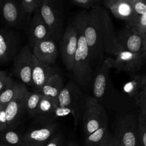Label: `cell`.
Listing matches in <instances>:
<instances>
[{"label":"cell","mask_w":146,"mask_h":146,"mask_svg":"<svg viewBox=\"0 0 146 146\" xmlns=\"http://www.w3.org/2000/svg\"><path fill=\"white\" fill-rule=\"evenodd\" d=\"M131 1L132 2L133 10H134V15L132 19L137 18L146 12V0H131Z\"/></svg>","instance_id":"obj_30"},{"label":"cell","mask_w":146,"mask_h":146,"mask_svg":"<svg viewBox=\"0 0 146 146\" xmlns=\"http://www.w3.org/2000/svg\"><path fill=\"white\" fill-rule=\"evenodd\" d=\"M139 144L146 146V127L139 123Z\"/></svg>","instance_id":"obj_35"},{"label":"cell","mask_w":146,"mask_h":146,"mask_svg":"<svg viewBox=\"0 0 146 146\" xmlns=\"http://www.w3.org/2000/svg\"><path fill=\"white\" fill-rule=\"evenodd\" d=\"M56 74H59L57 68L45 64L33 54V68L31 86L33 88V91L38 93L48 79Z\"/></svg>","instance_id":"obj_17"},{"label":"cell","mask_w":146,"mask_h":146,"mask_svg":"<svg viewBox=\"0 0 146 146\" xmlns=\"http://www.w3.org/2000/svg\"><path fill=\"white\" fill-rule=\"evenodd\" d=\"M14 81L11 76L7 74L5 71H0V93L7 88Z\"/></svg>","instance_id":"obj_31"},{"label":"cell","mask_w":146,"mask_h":146,"mask_svg":"<svg viewBox=\"0 0 146 146\" xmlns=\"http://www.w3.org/2000/svg\"><path fill=\"white\" fill-rule=\"evenodd\" d=\"M64 87L61 76L56 74L48 79L38 93L52 98L58 104V98Z\"/></svg>","instance_id":"obj_22"},{"label":"cell","mask_w":146,"mask_h":146,"mask_svg":"<svg viewBox=\"0 0 146 146\" xmlns=\"http://www.w3.org/2000/svg\"><path fill=\"white\" fill-rule=\"evenodd\" d=\"M140 98H146V74L144 75L143 76V82H142V86H141V92L139 96V98L138 99L136 100V102L140 99Z\"/></svg>","instance_id":"obj_37"},{"label":"cell","mask_w":146,"mask_h":146,"mask_svg":"<svg viewBox=\"0 0 146 146\" xmlns=\"http://www.w3.org/2000/svg\"><path fill=\"white\" fill-rule=\"evenodd\" d=\"M21 146H41V145H35V144H29L26 143L25 142H22Z\"/></svg>","instance_id":"obj_39"},{"label":"cell","mask_w":146,"mask_h":146,"mask_svg":"<svg viewBox=\"0 0 146 146\" xmlns=\"http://www.w3.org/2000/svg\"><path fill=\"white\" fill-rule=\"evenodd\" d=\"M144 75H135L123 87V93L129 98L133 99L135 102L139 98Z\"/></svg>","instance_id":"obj_23"},{"label":"cell","mask_w":146,"mask_h":146,"mask_svg":"<svg viewBox=\"0 0 146 146\" xmlns=\"http://www.w3.org/2000/svg\"><path fill=\"white\" fill-rule=\"evenodd\" d=\"M104 2L116 18L126 22L133 18L134 10L131 0H104Z\"/></svg>","instance_id":"obj_20"},{"label":"cell","mask_w":146,"mask_h":146,"mask_svg":"<svg viewBox=\"0 0 146 146\" xmlns=\"http://www.w3.org/2000/svg\"><path fill=\"white\" fill-rule=\"evenodd\" d=\"M86 96L75 83L71 82L67 83L58 98V106L55 112L56 118L71 115L76 128L82 117Z\"/></svg>","instance_id":"obj_3"},{"label":"cell","mask_w":146,"mask_h":146,"mask_svg":"<svg viewBox=\"0 0 146 146\" xmlns=\"http://www.w3.org/2000/svg\"><path fill=\"white\" fill-rule=\"evenodd\" d=\"M105 109L95 97L87 95L82 117L85 136L101 127L107 126L108 119Z\"/></svg>","instance_id":"obj_6"},{"label":"cell","mask_w":146,"mask_h":146,"mask_svg":"<svg viewBox=\"0 0 146 146\" xmlns=\"http://www.w3.org/2000/svg\"><path fill=\"white\" fill-rule=\"evenodd\" d=\"M42 95L36 92H27L26 99V111L31 117L35 118Z\"/></svg>","instance_id":"obj_25"},{"label":"cell","mask_w":146,"mask_h":146,"mask_svg":"<svg viewBox=\"0 0 146 146\" xmlns=\"http://www.w3.org/2000/svg\"><path fill=\"white\" fill-rule=\"evenodd\" d=\"M144 36L143 41V56L144 59H146V33H143Z\"/></svg>","instance_id":"obj_38"},{"label":"cell","mask_w":146,"mask_h":146,"mask_svg":"<svg viewBox=\"0 0 146 146\" xmlns=\"http://www.w3.org/2000/svg\"><path fill=\"white\" fill-rule=\"evenodd\" d=\"M8 128L7 119L5 109H0V132H2Z\"/></svg>","instance_id":"obj_36"},{"label":"cell","mask_w":146,"mask_h":146,"mask_svg":"<svg viewBox=\"0 0 146 146\" xmlns=\"http://www.w3.org/2000/svg\"><path fill=\"white\" fill-rule=\"evenodd\" d=\"M63 140L62 134L58 133L54 135L44 146H62Z\"/></svg>","instance_id":"obj_33"},{"label":"cell","mask_w":146,"mask_h":146,"mask_svg":"<svg viewBox=\"0 0 146 146\" xmlns=\"http://www.w3.org/2000/svg\"><path fill=\"white\" fill-rule=\"evenodd\" d=\"M145 33H146V31H145Z\"/></svg>","instance_id":"obj_42"},{"label":"cell","mask_w":146,"mask_h":146,"mask_svg":"<svg viewBox=\"0 0 146 146\" xmlns=\"http://www.w3.org/2000/svg\"><path fill=\"white\" fill-rule=\"evenodd\" d=\"M66 146H79V145L78 144H76V143L71 142V143H69Z\"/></svg>","instance_id":"obj_40"},{"label":"cell","mask_w":146,"mask_h":146,"mask_svg":"<svg viewBox=\"0 0 146 146\" xmlns=\"http://www.w3.org/2000/svg\"><path fill=\"white\" fill-rule=\"evenodd\" d=\"M58 104L52 98L42 95L40 100L36 121H55V112Z\"/></svg>","instance_id":"obj_21"},{"label":"cell","mask_w":146,"mask_h":146,"mask_svg":"<svg viewBox=\"0 0 146 146\" xmlns=\"http://www.w3.org/2000/svg\"><path fill=\"white\" fill-rule=\"evenodd\" d=\"M41 15L48 26L51 38L60 40L63 33V5L62 0H42L39 6Z\"/></svg>","instance_id":"obj_5"},{"label":"cell","mask_w":146,"mask_h":146,"mask_svg":"<svg viewBox=\"0 0 146 146\" xmlns=\"http://www.w3.org/2000/svg\"><path fill=\"white\" fill-rule=\"evenodd\" d=\"M99 9L102 21L106 52L115 56L120 51L124 48L117 39V35L115 33L112 22L108 12L100 7H99Z\"/></svg>","instance_id":"obj_14"},{"label":"cell","mask_w":146,"mask_h":146,"mask_svg":"<svg viewBox=\"0 0 146 146\" xmlns=\"http://www.w3.org/2000/svg\"><path fill=\"white\" fill-rule=\"evenodd\" d=\"M99 7L95 6L88 11H81L74 19L84 34L88 47L91 64L94 72L105 60L106 52Z\"/></svg>","instance_id":"obj_1"},{"label":"cell","mask_w":146,"mask_h":146,"mask_svg":"<svg viewBox=\"0 0 146 146\" xmlns=\"http://www.w3.org/2000/svg\"><path fill=\"white\" fill-rule=\"evenodd\" d=\"M99 0H72V1L78 6L86 9L92 8L96 5V3Z\"/></svg>","instance_id":"obj_34"},{"label":"cell","mask_w":146,"mask_h":146,"mask_svg":"<svg viewBox=\"0 0 146 146\" xmlns=\"http://www.w3.org/2000/svg\"><path fill=\"white\" fill-rule=\"evenodd\" d=\"M1 139L3 144L13 146H21L22 142V137L14 129L10 128L1 132Z\"/></svg>","instance_id":"obj_27"},{"label":"cell","mask_w":146,"mask_h":146,"mask_svg":"<svg viewBox=\"0 0 146 146\" xmlns=\"http://www.w3.org/2000/svg\"><path fill=\"white\" fill-rule=\"evenodd\" d=\"M59 41L63 62L66 68L72 71L79 41L78 30L74 22L66 27Z\"/></svg>","instance_id":"obj_8"},{"label":"cell","mask_w":146,"mask_h":146,"mask_svg":"<svg viewBox=\"0 0 146 146\" xmlns=\"http://www.w3.org/2000/svg\"><path fill=\"white\" fill-rule=\"evenodd\" d=\"M79 32L78 46L75 54L72 69L74 80L85 91L92 90L95 72L92 67L87 43L80 27L73 21Z\"/></svg>","instance_id":"obj_4"},{"label":"cell","mask_w":146,"mask_h":146,"mask_svg":"<svg viewBox=\"0 0 146 146\" xmlns=\"http://www.w3.org/2000/svg\"><path fill=\"white\" fill-rule=\"evenodd\" d=\"M111 68L110 58L108 57L96 70L91 90L92 96L106 109L120 113L128 112V97L115 88L110 76Z\"/></svg>","instance_id":"obj_2"},{"label":"cell","mask_w":146,"mask_h":146,"mask_svg":"<svg viewBox=\"0 0 146 146\" xmlns=\"http://www.w3.org/2000/svg\"><path fill=\"white\" fill-rule=\"evenodd\" d=\"M1 146H13V145H8V144H3L2 143Z\"/></svg>","instance_id":"obj_41"},{"label":"cell","mask_w":146,"mask_h":146,"mask_svg":"<svg viewBox=\"0 0 146 146\" xmlns=\"http://www.w3.org/2000/svg\"><path fill=\"white\" fill-rule=\"evenodd\" d=\"M108 132L107 126H104L86 136L85 146H102Z\"/></svg>","instance_id":"obj_26"},{"label":"cell","mask_w":146,"mask_h":146,"mask_svg":"<svg viewBox=\"0 0 146 146\" xmlns=\"http://www.w3.org/2000/svg\"></svg>","instance_id":"obj_43"},{"label":"cell","mask_w":146,"mask_h":146,"mask_svg":"<svg viewBox=\"0 0 146 146\" xmlns=\"http://www.w3.org/2000/svg\"><path fill=\"white\" fill-rule=\"evenodd\" d=\"M136 104L139 107V123L146 127V98H140Z\"/></svg>","instance_id":"obj_29"},{"label":"cell","mask_w":146,"mask_h":146,"mask_svg":"<svg viewBox=\"0 0 146 146\" xmlns=\"http://www.w3.org/2000/svg\"><path fill=\"white\" fill-rule=\"evenodd\" d=\"M34 56L46 65L54 64L58 55L55 41L51 38L43 40L35 44L31 48Z\"/></svg>","instance_id":"obj_19"},{"label":"cell","mask_w":146,"mask_h":146,"mask_svg":"<svg viewBox=\"0 0 146 146\" xmlns=\"http://www.w3.org/2000/svg\"><path fill=\"white\" fill-rule=\"evenodd\" d=\"M42 0H20L27 14L34 13L40 6Z\"/></svg>","instance_id":"obj_28"},{"label":"cell","mask_w":146,"mask_h":146,"mask_svg":"<svg viewBox=\"0 0 146 146\" xmlns=\"http://www.w3.org/2000/svg\"><path fill=\"white\" fill-rule=\"evenodd\" d=\"M38 124L30 127L22 136V141L44 146L51 139L58 128L55 121H39Z\"/></svg>","instance_id":"obj_9"},{"label":"cell","mask_w":146,"mask_h":146,"mask_svg":"<svg viewBox=\"0 0 146 146\" xmlns=\"http://www.w3.org/2000/svg\"><path fill=\"white\" fill-rule=\"evenodd\" d=\"M27 91V88L25 86L5 108L8 127L10 129H14L18 124L24 112L26 111V99Z\"/></svg>","instance_id":"obj_15"},{"label":"cell","mask_w":146,"mask_h":146,"mask_svg":"<svg viewBox=\"0 0 146 146\" xmlns=\"http://www.w3.org/2000/svg\"><path fill=\"white\" fill-rule=\"evenodd\" d=\"M13 71L23 84L31 86L33 53L29 44L25 46L13 59Z\"/></svg>","instance_id":"obj_10"},{"label":"cell","mask_w":146,"mask_h":146,"mask_svg":"<svg viewBox=\"0 0 146 146\" xmlns=\"http://www.w3.org/2000/svg\"><path fill=\"white\" fill-rule=\"evenodd\" d=\"M2 19L9 27H20L27 14L20 0H0Z\"/></svg>","instance_id":"obj_12"},{"label":"cell","mask_w":146,"mask_h":146,"mask_svg":"<svg viewBox=\"0 0 146 146\" xmlns=\"http://www.w3.org/2000/svg\"><path fill=\"white\" fill-rule=\"evenodd\" d=\"M19 34L15 30L1 28L0 30V63L6 64L14 59L16 54L19 43Z\"/></svg>","instance_id":"obj_13"},{"label":"cell","mask_w":146,"mask_h":146,"mask_svg":"<svg viewBox=\"0 0 146 146\" xmlns=\"http://www.w3.org/2000/svg\"><path fill=\"white\" fill-rule=\"evenodd\" d=\"M113 131L114 136L122 146L138 145L139 121L133 113H120L115 121Z\"/></svg>","instance_id":"obj_7"},{"label":"cell","mask_w":146,"mask_h":146,"mask_svg":"<svg viewBox=\"0 0 146 146\" xmlns=\"http://www.w3.org/2000/svg\"><path fill=\"white\" fill-rule=\"evenodd\" d=\"M117 39L126 50L143 55V34L139 33L127 26L121 29L117 34Z\"/></svg>","instance_id":"obj_18"},{"label":"cell","mask_w":146,"mask_h":146,"mask_svg":"<svg viewBox=\"0 0 146 146\" xmlns=\"http://www.w3.org/2000/svg\"><path fill=\"white\" fill-rule=\"evenodd\" d=\"M50 38H51V36L49 28L43 20L38 8L34 13L29 26V45L32 48L38 42Z\"/></svg>","instance_id":"obj_16"},{"label":"cell","mask_w":146,"mask_h":146,"mask_svg":"<svg viewBox=\"0 0 146 146\" xmlns=\"http://www.w3.org/2000/svg\"><path fill=\"white\" fill-rule=\"evenodd\" d=\"M25 86L23 83L14 80L7 88L0 93V109H5L9 103Z\"/></svg>","instance_id":"obj_24"},{"label":"cell","mask_w":146,"mask_h":146,"mask_svg":"<svg viewBox=\"0 0 146 146\" xmlns=\"http://www.w3.org/2000/svg\"><path fill=\"white\" fill-rule=\"evenodd\" d=\"M102 146H122L117 138L110 132L107 133Z\"/></svg>","instance_id":"obj_32"},{"label":"cell","mask_w":146,"mask_h":146,"mask_svg":"<svg viewBox=\"0 0 146 146\" xmlns=\"http://www.w3.org/2000/svg\"><path fill=\"white\" fill-rule=\"evenodd\" d=\"M143 59V55L124 48L115 56V58H110V62L112 68L119 72H125L132 78L140 68Z\"/></svg>","instance_id":"obj_11"}]
</instances>
